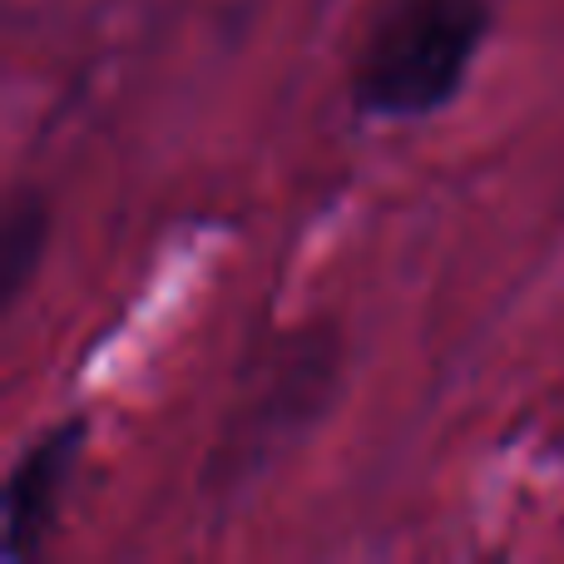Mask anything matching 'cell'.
Masks as SVG:
<instances>
[{"label": "cell", "mask_w": 564, "mask_h": 564, "mask_svg": "<svg viewBox=\"0 0 564 564\" xmlns=\"http://www.w3.org/2000/svg\"><path fill=\"white\" fill-rule=\"evenodd\" d=\"M490 30L486 0H391L351 69V105L367 119H431L460 95Z\"/></svg>", "instance_id": "obj_1"}, {"label": "cell", "mask_w": 564, "mask_h": 564, "mask_svg": "<svg viewBox=\"0 0 564 564\" xmlns=\"http://www.w3.org/2000/svg\"><path fill=\"white\" fill-rule=\"evenodd\" d=\"M332 351L322 332H307L297 341H282L273 371L263 377L253 406L234 411V426L224 436V456L234 460V470H248L273 451V441L292 436L297 426H307L312 411L322 406L332 381Z\"/></svg>", "instance_id": "obj_2"}, {"label": "cell", "mask_w": 564, "mask_h": 564, "mask_svg": "<svg viewBox=\"0 0 564 564\" xmlns=\"http://www.w3.org/2000/svg\"><path fill=\"white\" fill-rule=\"evenodd\" d=\"M85 441H89V421L69 416V421H59V426L40 431L25 456L10 466L6 560H20L45 545V535L59 520V506H65V496H69V480H75L79 460H85Z\"/></svg>", "instance_id": "obj_3"}, {"label": "cell", "mask_w": 564, "mask_h": 564, "mask_svg": "<svg viewBox=\"0 0 564 564\" xmlns=\"http://www.w3.org/2000/svg\"><path fill=\"white\" fill-rule=\"evenodd\" d=\"M45 234H50V214L40 198L15 194L0 214V307H15L20 292L30 288L40 258H45Z\"/></svg>", "instance_id": "obj_4"}]
</instances>
